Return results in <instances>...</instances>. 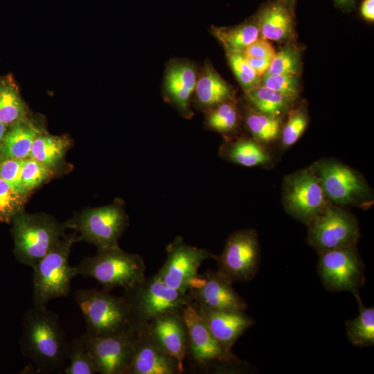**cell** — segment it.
Instances as JSON below:
<instances>
[{"instance_id":"obj_5","label":"cell","mask_w":374,"mask_h":374,"mask_svg":"<svg viewBox=\"0 0 374 374\" xmlns=\"http://www.w3.org/2000/svg\"><path fill=\"white\" fill-rule=\"evenodd\" d=\"M129 217L124 202L116 199L104 206L89 208L66 222L73 229L78 241L94 244L98 252L119 248L118 240L127 229Z\"/></svg>"},{"instance_id":"obj_19","label":"cell","mask_w":374,"mask_h":374,"mask_svg":"<svg viewBox=\"0 0 374 374\" xmlns=\"http://www.w3.org/2000/svg\"><path fill=\"white\" fill-rule=\"evenodd\" d=\"M194 307L213 337L229 352H232L235 341L255 323L243 311Z\"/></svg>"},{"instance_id":"obj_33","label":"cell","mask_w":374,"mask_h":374,"mask_svg":"<svg viewBox=\"0 0 374 374\" xmlns=\"http://www.w3.org/2000/svg\"><path fill=\"white\" fill-rule=\"evenodd\" d=\"M301 69V53L292 44H287L276 53L264 75H299Z\"/></svg>"},{"instance_id":"obj_44","label":"cell","mask_w":374,"mask_h":374,"mask_svg":"<svg viewBox=\"0 0 374 374\" xmlns=\"http://www.w3.org/2000/svg\"><path fill=\"white\" fill-rule=\"evenodd\" d=\"M8 131V127L0 121V147Z\"/></svg>"},{"instance_id":"obj_23","label":"cell","mask_w":374,"mask_h":374,"mask_svg":"<svg viewBox=\"0 0 374 374\" xmlns=\"http://www.w3.org/2000/svg\"><path fill=\"white\" fill-rule=\"evenodd\" d=\"M28 117V109L13 78L0 76V121L8 129Z\"/></svg>"},{"instance_id":"obj_7","label":"cell","mask_w":374,"mask_h":374,"mask_svg":"<svg viewBox=\"0 0 374 374\" xmlns=\"http://www.w3.org/2000/svg\"><path fill=\"white\" fill-rule=\"evenodd\" d=\"M87 326L88 335H114L130 327L128 306L123 296H116L104 289H80L74 294Z\"/></svg>"},{"instance_id":"obj_16","label":"cell","mask_w":374,"mask_h":374,"mask_svg":"<svg viewBox=\"0 0 374 374\" xmlns=\"http://www.w3.org/2000/svg\"><path fill=\"white\" fill-rule=\"evenodd\" d=\"M232 285L217 271L208 269L190 280L187 292L194 306L244 312L248 304Z\"/></svg>"},{"instance_id":"obj_15","label":"cell","mask_w":374,"mask_h":374,"mask_svg":"<svg viewBox=\"0 0 374 374\" xmlns=\"http://www.w3.org/2000/svg\"><path fill=\"white\" fill-rule=\"evenodd\" d=\"M85 343L96 372L101 374H128L134 355V332L96 337L84 333Z\"/></svg>"},{"instance_id":"obj_42","label":"cell","mask_w":374,"mask_h":374,"mask_svg":"<svg viewBox=\"0 0 374 374\" xmlns=\"http://www.w3.org/2000/svg\"><path fill=\"white\" fill-rule=\"evenodd\" d=\"M361 16L368 21H374V0H363L360 6Z\"/></svg>"},{"instance_id":"obj_6","label":"cell","mask_w":374,"mask_h":374,"mask_svg":"<svg viewBox=\"0 0 374 374\" xmlns=\"http://www.w3.org/2000/svg\"><path fill=\"white\" fill-rule=\"evenodd\" d=\"M75 267L78 275L96 280L107 291L127 288L145 278L143 258L121 247L84 258Z\"/></svg>"},{"instance_id":"obj_29","label":"cell","mask_w":374,"mask_h":374,"mask_svg":"<svg viewBox=\"0 0 374 374\" xmlns=\"http://www.w3.org/2000/svg\"><path fill=\"white\" fill-rule=\"evenodd\" d=\"M245 93L255 111L278 117L285 114L294 100L262 84Z\"/></svg>"},{"instance_id":"obj_26","label":"cell","mask_w":374,"mask_h":374,"mask_svg":"<svg viewBox=\"0 0 374 374\" xmlns=\"http://www.w3.org/2000/svg\"><path fill=\"white\" fill-rule=\"evenodd\" d=\"M214 35L222 42L227 53H242L260 38L256 16L253 19L229 28H214Z\"/></svg>"},{"instance_id":"obj_45","label":"cell","mask_w":374,"mask_h":374,"mask_svg":"<svg viewBox=\"0 0 374 374\" xmlns=\"http://www.w3.org/2000/svg\"><path fill=\"white\" fill-rule=\"evenodd\" d=\"M289 7L292 8L296 0H282Z\"/></svg>"},{"instance_id":"obj_38","label":"cell","mask_w":374,"mask_h":374,"mask_svg":"<svg viewBox=\"0 0 374 374\" xmlns=\"http://www.w3.org/2000/svg\"><path fill=\"white\" fill-rule=\"evenodd\" d=\"M262 84L294 100L299 92V77L297 75H264Z\"/></svg>"},{"instance_id":"obj_31","label":"cell","mask_w":374,"mask_h":374,"mask_svg":"<svg viewBox=\"0 0 374 374\" xmlns=\"http://www.w3.org/2000/svg\"><path fill=\"white\" fill-rule=\"evenodd\" d=\"M67 366L64 368L65 374H94L96 368L89 353L84 335L68 342L66 350Z\"/></svg>"},{"instance_id":"obj_22","label":"cell","mask_w":374,"mask_h":374,"mask_svg":"<svg viewBox=\"0 0 374 374\" xmlns=\"http://www.w3.org/2000/svg\"><path fill=\"white\" fill-rule=\"evenodd\" d=\"M196 82L195 70L188 63L173 64L166 73V92L179 109L187 116L190 110V96L195 91Z\"/></svg>"},{"instance_id":"obj_32","label":"cell","mask_w":374,"mask_h":374,"mask_svg":"<svg viewBox=\"0 0 374 374\" xmlns=\"http://www.w3.org/2000/svg\"><path fill=\"white\" fill-rule=\"evenodd\" d=\"M213 107L206 116L207 125L221 133H229L235 130L239 114L235 104L226 100Z\"/></svg>"},{"instance_id":"obj_30","label":"cell","mask_w":374,"mask_h":374,"mask_svg":"<svg viewBox=\"0 0 374 374\" xmlns=\"http://www.w3.org/2000/svg\"><path fill=\"white\" fill-rule=\"evenodd\" d=\"M247 126L257 141L270 143L280 135V118L256 111H250L246 116Z\"/></svg>"},{"instance_id":"obj_43","label":"cell","mask_w":374,"mask_h":374,"mask_svg":"<svg viewBox=\"0 0 374 374\" xmlns=\"http://www.w3.org/2000/svg\"><path fill=\"white\" fill-rule=\"evenodd\" d=\"M335 5L342 10L350 11L355 4L356 0H333Z\"/></svg>"},{"instance_id":"obj_10","label":"cell","mask_w":374,"mask_h":374,"mask_svg":"<svg viewBox=\"0 0 374 374\" xmlns=\"http://www.w3.org/2000/svg\"><path fill=\"white\" fill-rule=\"evenodd\" d=\"M308 226V242L318 253L356 246L360 235L354 215L336 206H327Z\"/></svg>"},{"instance_id":"obj_24","label":"cell","mask_w":374,"mask_h":374,"mask_svg":"<svg viewBox=\"0 0 374 374\" xmlns=\"http://www.w3.org/2000/svg\"><path fill=\"white\" fill-rule=\"evenodd\" d=\"M195 91L199 105L204 108L213 107L231 96L229 84L210 66L205 67L197 80Z\"/></svg>"},{"instance_id":"obj_39","label":"cell","mask_w":374,"mask_h":374,"mask_svg":"<svg viewBox=\"0 0 374 374\" xmlns=\"http://www.w3.org/2000/svg\"><path fill=\"white\" fill-rule=\"evenodd\" d=\"M23 159L0 160V178L8 183L17 193L27 197L21 181Z\"/></svg>"},{"instance_id":"obj_11","label":"cell","mask_w":374,"mask_h":374,"mask_svg":"<svg viewBox=\"0 0 374 374\" xmlns=\"http://www.w3.org/2000/svg\"><path fill=\"white\" fill-rule=\"evenodd\" d=\"M318 254V272L326 290L358 292L366 278L364 265L356 246L337 248Z\"/></svg>"},{"instance_id":"obj_1","label":"cell","mask_w":374,"mask_h":374,"mask_svg":"<svg viewBox=\"0 0 374 374\" xmlns=\"http://www.w3.org/2000/svg\"><path fill=\"white\" fill-rule=\"evenodd\" d=\"M68 342L58 315L47 307L28 310L23 317L20 350L37 371L49 373L64 368Z\"/></svg>"},{"instance_id":"obj_13","label":"cell","mask_w":374,"mask_h":374,"mask_svg":"<svg viewBox=\"0 0 374 374\" xmlns=\"http://www.w3.org/2000/svg\"><path fill=\"white\" fill-rule=\"evenodd\" d=\"M166 253V260L156 275L168 286L184 292L198 274L202 263L217 256L208 249L188 244L180 236L168 244Z\"/></svg>"},{"instance_id":"obj_8","label":"cell","mask_w":374,"mask_h":374,"mask_svg":"<svg viewBox=\"0 0 374 374\" xmlns=\"http://www.w3.org/2000/svg\"><path fill=\"white\" fill-rule=\"evenodd\" d=\"M182 313L188 329L186 357H188L195 370L216 373L221 368L241 363L232 352L226 350L216 340L192 304L184 307Z\"/></svg>"},{"instance_id":"obj_9","label":"cell","mask_w":374,"mask_h":374,"mask_svg":"<svg viewBox=\"0 0 374 374\" xmlns=\"http://www.w3.org/2000/svg\"><path fill=\"white\" fill-rule=\"evenodd\" d=\"M215 260L217 271L231 283H245L253 279L259 268L260 246L256 231L242 229L227 238L222 252Z\"/></svg>"},{"instance_id":"obj_14","label":"cell","mask_w":374,"mask_h":374,"mask_svg":"<svg viewBox=\"0 0 374 374\" xmlns=\"http://www.w3.org/2000/svg\"><path fill=\"white\" fill-rule=\"evenodd\" d=\"M326 197L339 205L360 204L369 195L364 179L348 166L332 160H322L313 166Z\"/></svg>"},{"instance_id":"obj_25","label":"cell","mask_w":374,"mask_h":374,"mask_svg":"<svg viewBox=\"0 0 374 374\" xmlns=\"http://www.w3.org/2000/svg\"><path fill=\"white\" fill-rule=\"evenodd\" d=\"M70 145L67 136L51 135L44 130L35 137L30 157L55 171Z\"/></svg>"},{"instance_id":"obj_20","label":"cell","mask_w":374,"mask_h":374,"mask_svg":"<svg viewBox=\"0 0 374 374\" xmlns=\"http://www.w3.org/2000/svg\"><path fill=\"white\" fill-rule=\"evenodd\" d=\"M260 34L268 41L282 42L292 35L294 28L292 8L282 0L267 3L256 14Z\"/></svg>"},{"instance_id":"obj_40","label":"cell","mask_w":374,"mask_h":374,"mask_svg":"<svg viewBox=\"0 0 374 374\" xmlns=\"http://www.w3.org/2000/svg\"><path fill=\"white\" fill-rule=\"evenodd\" d=\"M276 50L272 44L264 38H258L247 46L242 54L246 57L273 59Z\"/></svg>"},{"instance_id":"obj_36","label":"cell","mask_w":374,"mask_h":374,"mask_svg":"<svg viewBox=\"0 0 374 374\" xmlns=\"http://www.w3.org/2000/svg\"><path fill=\"white\" fill-rule=\"evenodd\" d=\"M231 69L245 92L260 85L261 77L251 68L242 53H227Z\"/></svg>"},{"instance_id":"obj_27","label":"cell","mask_w":374,"mask_h":374,"mask_svg":"<svg viewBox=\"0 0 374 374\" xmlns=\"http://www.w3.org/2000/svg\"><path fill=\"white\" fill-rule=\"evenodd\" d=\"M222 153L229 161L245 167L264 166L271 157L256 140L242 139L222 148Z\"/></svg>"},{"instance_id":"obj_3","label":"cell","mask_w":374,"mask_h":374,"mask_svg":"<svg viewBox=\"0 0 374 374\" xmlns=\"http://www.w3.org/2000/svg\"><path fill=\"white\" fill-rule=\"evenodd\" d=\"M122 296L129 308V328L148 323L159 315L181 310L192 304L188 292L168 286L156 274L123 289Z\"/></svg>"},{"instance_id":"obj_41","label":"cell","mask_w":374,"mask_h":374,"mask_svg":"<svg viewBox=\"0 0 374 374\" xmlns=\"http://www.w3.org/2000/svg\"><path fill=\"white\" fill-rule=\"evenodd\" d=\"M244 57L260 77H262L266 73L272 60V59L268 58Z\"/></svg>"},{"instance_id":"obj_12","label":"cell","mask_w":374,"mask_h":374,"mask_svg":"<svg viewBox=\"0 0 374 374\" xmlns=\"http://www.w3.org/2000/svg\"><path fill=\"white\" fill-rule=\"evenodd\" d=\"M314 168L288 175L283 184V201L288 212L308 225L329 205Z\"/></svg>"},{"instance_id":"obj_17","label":"cell","mask_w":374,"mask_h":374,"mask_svg":"<svg viewBox=\"0 0 374 374\" xmlns=\"http://www.w3.org/2000/svg\"><path fill=\"white\" fill-rule=\"evenodd\" d=\"M134 332V355L128 374H181L178 362L152 337L148 323L130 328Z\"/></svg>"},{"instance_id":"obj_37","label":"cell","mask_w":374,"mask_h":374,"mask_svg":"<svg viewBox=\"0 0 374 374\" xmlns=\"http://www.w3.org/2000/svg\"><path fill=\"white\" fill-rule=\"evenodd\" d=\"M308 116L303 109H296L289 113V116L280 134L283 147L288 148L296 143L308 125Z\"/></svg>"},{"instance_id":"obj_21","label":"cell","mask_w":374,"mask_h":374,"mask_svg":"<svg viewBox=\"0 0 374 374\" xmlns=\"http://www.w3.org/2000/svg\"><path fill=\"white\" fill-rule=\"evenodd\" d=\"M44 130L30 117L9 127L0 147V160L24 159L30 157L35 137Z\"/></svg>"},{"instance_id":"obj_28","label":"cell","mask_w":374,"mask_h":374,"mask_svg":"<svg viewBox=\"0 0 374 374\" xmlns=\"http://www.w3.org/2000/svg\"><path fill=\"white\" fill-rule=\"evenodd\" d=\"M359 304V314L346 321V334L348 341L357 347H370L374 345V308H366L358 292L353 294Z\"/></svg>"},{"instance_id":"obj_34","label":"cell","mask_w":374,"mask_h":374,"mask_svg":"<svg viewBox=\"0 0 374 374\" xmlns=\"http://www.w3.org/2000/svg\"><path fill=\"white\" fill-rule=\"evenodd\" d=\"M54 175V171L30 157L22 161L21 181L26 194L49 180Z\"/></svg>"},{"instance_id":"obj_35","label":"cell","mask_w":374,"mask_h":374,"mask_svg":"<svg viewBox=\"0 0 374 374\" xmlns=\"http://www.w3.org/2000/svg\"><path fill=\"white\" fill-rule=\"evenodd\" d=\"M26 197L0 178V223H10L16 215L24 211Z\"/></svg>"},{"instance_id":"obj_18","label":"cell","mask_w":374,"mask_h":374,"mask_svg":"<svg viewBox=\"0 0 374 374\" xmlns=\"http://www.w3.org/2000/svg\"><path fill=\"white\" fill-rule=\"evenodd\" d=\"M149 331L159 346L175 359L184 369L188 329L182 310L159 315L148 323Z\"/></svg>"},{"instance_id":"obj_2","label":"cell","mask_w":374,"mask_h":374,"mask_svg":"<svg viewBox=\"0 0 374 374\" xmlns=\"http://www.w3.org/2000/svg\"><path fill=\"white\" fill-rule=\"evenodd\" d=\"M11 222L14 256L19 262L32 268L66 236L67 229L66 222L44 213L22 211Z\"/></svg>"},{"instance_id":"obj_4","label":"cell","mask_w":374,"mask_h":374,"mask_svg":"<svg viewBox=\"0 0 374 374\" xmlns=\"http://www.w3.org/2000/svg\"><path fill=\"white\" fill-rule=\"evenodd\" d=\"M76 242L75 233L66 235L33 267V306L47 307L51 300L69 294L71 280L78 275L76 267L69 262L71 246Z\"/></svg>"}]
</instances>
